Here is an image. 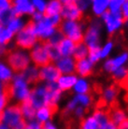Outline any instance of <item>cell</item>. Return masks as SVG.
<instances>
[{
	"mask_svg": "<svg viewBox=\"0 0 128 129\" xmlns=\"http://www.w3.org/2000/svg\"><path fill=\"white\" fill-rule=\"evenodd\" d=\"M66 38L70 39L76 44L83 41V35L85 30V24L80 21L65 20L62 21L58 27Z\"/></svg>",
	"mask_w": 128,
	"mask_h": 129,
	"instance_id": "cell-1",
	"label": "cell"
},
{
	"mask_svg": "<svg viewBox=\"0 0 128 129\" xmlns=\"http://www.w3.org/2000/svg\"><path fill=\"white\" fill-rule=\"evenodd\" d=\"M35 26V21H29L24 27L21 29L16 38V45L19 48L28 50L36 45L38 41V37L36 34Z\"/></svg>",
	"mask_w": 128,
	"mask_h": 129,
	"instance_id": "cell-2",
	"label": "cell"
},
{
	"mask_svg": "<svg viewBox=\"0 0 128 129\" xmlns=\"http://www.w3.org/2000/svg\"><path fill=\"white\" fill-rule=\"evenodd\" d=\"M101 33L102 22L98 19L93 20L84 30L83 42L87 45L88 49L101 47Z\"/></svg>",
	"mask_w": 128,
	"mask_h": 129,
	"instance_id": "cell-3",
	"label": "cell"
},
{
	"mask_svg": "<svg viewBox=\"0 0 128 129\" xmlns=\"http://www.w3.org/2000/svg\"><path fill=\"white\" fill-rule=\"evenodd\" d=\"M100 18L109 35H113L117 33L124 25V18L122 15V12L113 13L108 10L100 16Z\"/></svg>",
	"mask_w": 128,
	"mask_h": 129,
	"instance_id": "cell-4",
	"label": "cell"
},
{
	"mask_svg": "<svg viewBox=\"0 0 128 129\" xmlns=\"http://www.w3.org/2000/svg\"><path fill=\"white\" fill-rule=\"evenodd\" d=\"M3 123L10 128H25L26 120L22 116L19 105L10 107L4 112Z\"/></svg>",
	"mask_w": 128,
	"mask_h": 129,
	"instance_id": "cell-5",
	"label": "cell"
},
{
	"mask_svg": "<svg viewBox=\"0 0 128 129\" xmlns=\"http://www.w3.org/2000/svg\"><path fill=\"white\" fill-rule=\"evenodd\" d=\"M7 62L14 72H22L29 66L28 55L22 52H11L9 51L7 54Z\"/></svg>",
	"mask_w": 128,
	"mask_h": 129,
	"instance_id": "cell-6",
	"label": "cell"
},
{
	"mask_svg": "<svg viewBox=\"0 0 128 129\" xmlns=\"http://www.w3.org/2000/svg\"><path fill=\"white\" fill-rule=\"evenodd\" d=\"M35 30L38 39L43 41V40H47L56 31V27L52 25L49 17L43 16L40 21L36 22Z\"/></svg>",
	"mask_w": 128,
	"mask_h": 129,
	"instance_id": "cell-7",
	"label": "cell"
},
{
	"mask_svg": "<svg viewBox=\"0 0 128 129\" xmlns=\"http://www.w3.org/2000/svg\"><path fill=\"white\" fill-rule=\"evenodd\" d=\"M30 57L36 64V67H44L46 64L51 63L48 52L45 48L44 44L40 42L39 45H37L30 52Z\"/></svg>",
	"mask_w": 128,
	"mask_h": 129,
	"instance_id": "cell-8",
	"label": "cell"
},
{
	"mask_svg": "<svg viewBox=\"0 0 128 129\" xmlns=\"http://www.w3.org/2000/svg\"><path fill=\"white\" fill-rule=\"evenodd\" d=\"M128 63V52H123L120 54L116 55L114 58H106V61L103 64V69L107 73L111 74L116 68L124 66Z\"/></svg>",
	"mask_w": 128,
	"mask_h": 129,
	"instance_id": "cell-9",
	"label": "cell"
},
{
	"mask_svg": "<svg viewBox=\"0 0 128 129\" xmlns=\"http://www.w3.org/2000/svg\"><path fill=\"white\" fill-rule=\"evenodd\" d=\"M47 89L46 95V105L58 107V103L62 97V91L58 87L56 81L48 82L45 85Z\"/></svg>",
	"mask_w": 128,
	"mask_h": 129,
	"instance_id": "cell-10",
	"label": "cell"
},
{
	"mask_svg": "<svg viewBox=\"0 0 128 129\" xmlns=\"http://www.w3.org/2000/svg\"><path fill=\"white\" fill-rule=\"evenodd\" d=\"M39 81L51 82V81H57L59 77L61 76V72L59 71L55 64H50L41 67V69L39 71Z\"/></svg>",
	"mask_w": 128,
	"mask_h": 129,
	"instance_id": "cell-11",
	"label": "cell"
},
{
	"mask_svg": "<svg viewBox=\"0 0 128 129\" xmlns=\"http://www.w3.org/2000/svg\"><path fill=\"white\" fill-rule=\"evenodd\" d=\"M62 19L64 20H73V21H80L82 18L83 12L78 8L75 3H69L63 5L61 10Z\"/></svg>",
	"mask_w": 128,
	"mask_h": 129,
	"instance_id": "cell-12",
	"label": "cell"
},
{
	"mask_svg": "<svg viewBox=\"0 0 128 129\" xmlns=\"http://www.w3.org/2000/svg\"><path fill=\"white\" fill-rule=\"evenodd\" d=\"M46 95H47L46 86H39L30 91L29 98L31 100L33 106L36 108V110L46 105Z\"/></svg>",
	"mask_w": 128,
	"mask_h": 129,
	"instance_id": "cell-13",
	"label": "cell"
},
{
	"mask_svg": "<svg viewBox=\"0 0 128 129\" xmlns=\"http://www.w3.org/2000/svg\"><path fill=\"white\" fill-rule=\"evenodd\" d=\"M56 67L61 74H71L75 72L76 60L72 56H61L56 61Z\"/></svg>",
	"mask_w": 128,
	"mask_h": 129,
	"instance_id": "cell-14",
	"label": "cell"
},
{
	"mask_svg": "<svg viewBox=\"0 0 128 129\" xmlns=\"http://www.w3.org/2000/svg\"><path fill=\"white\" fill-rule=\"evenodd\" d=\"M99 124V129H116L118 128L115 123L109 119V112L103 110H95L93 113Z\"/></svg>",
	"mask_w": 128,
	"mask_h": 129,
	"instance_id": "cell-15",
	"label": "cell"
},
{
	"mask_svg": "<svg viewBox=\"0 0 128 129\" xmlns=\"http://www.w3.org/2000/svg\"><path fill=\"white\" fill-rule=\"evenodd\" d=\"M93 66L94 64L90 61L88 57L80 60H77L76 61V68H75V71L78 73L79 76L83 78L89 77L90 75H92L93 71Z\"/></svg>",
	"mask_w": 128,
	"mask_h": 129,
	"instance_id": "cell-16",
	"label": "cell"
},
{
	"mask_svg": "<svg viewBox=\"0 0 128 129\" xmlns=\"http://www.w3.org/2000/svg\"><path fill=\"white\" fill-rule=\"evenodd\" d=\"M78 80V77L74 73L71 74H61L57 80L56 83H57L58 87L60 88L62 92H66V91H69L74 87V85L76 83Z\"/></svg>",
	"mask_w": 128,
	"mask_h": 129,
	"instance_id": "cell-17",
	"label": "cell"
},
{
	"mask_svg": "<svg viewBox=\"0 0 128 129\" xmlns=\"http://www.w3.org/2000/svg\"><path fill=\"white\" fill-rule=\"evenodd\" d=\"M58 107L54 106H49V105H44L38 109V111L36 112L37 119L40 121L41 123H44L48 121L54 115L57 111Z\"/></svg>",
	"mask_w": 128,
	"mask_h": 129,
	"instance_id": "cell-18",
	"label": "cell"
},
{
	"mask_svg": "<svg viewBox=\"0 0 128 129\" xmlns=\"http://www.w3.org/2000/svg\"><path fill=\"white\" fill-rule=\"evenodd\" d=\"M19 107L21 109V112H22V116L25 120H31L36 118V108L31 103V100H30L29 96L25 99L22 100L19 104Z\"/></svg>",
	"mask_w": 128,
	"mask_h": 129,
	"instance_id": "cell-19",
	"label": "cell"
},
{
	"mask_svg": "<svg viewBox=\"0 0 128 129\" xmlns=\"http://www.w3.org/2000/svg\"><path fill=\"white\" fill-rule=\"evenodd\" d=\"M57 46L61 56H72L76 47V43L70 39L65 37Z\"/></svg>",
	"mask_w": 128,
	"mask_h": 129,
	"instance_id": "cell-20",
	"label": "cell"
},
{
	"mask_svg": "<svg viewBox=\"0 0 128 129\" xmlns=\"http://www.w3.org/2000/svg\"><path fill=\"white\" fill-rule=\"evenodd\" d=\"M119 90L115 85H110L106 87L102 92L101 94V98H102V102L104 104H113L115 103L116 99L118 97Z\"/></svg>",
	"mask_w": 128,
	"mask_h": 129,
	"instance_id": "cell-21",
	"label": "cell"
},
{
	"mask_svg": "<svg viewBox=\"0 0 128 129\" xmlns=\"http://www.w3.org/2000/svg\"><path fill=\"white\" fill-rule=\"evenodd\" d=\"M22 75L27 84H36L39 81V70L37 67H27L22 72Z\"/></svg>",
	"mask_w": 128,
	"mask_h": 129,
	"instance_id": "cell-22",
	"label": "cell"
},
{
	"mask_svg": "<svg viewBox=\"0 0 128 129\" xmlns=\"http://www.w3.org/2000/svg\"><path fill=\"white\" fill-rule=\"evenodd\" d=\"M63 8V4L60 0H50L48 4H46V8L43 12V15L46 17H50L52 15L60 14Z\"/></svg>",
	"mask_w": 128,
	"mask_h": 129,
	"instance_id": "cell-23",
	"label": "cell"
},
{
	"mask_svg": "<svg viewBox=\"0 0 128 129\" xmlns=\"http://www.w3.org/2000/svg\"><path fill=\"white\" fill-rule=\"evenodd\" d=\"M92 11L96 17H100L109 9V0H91Z\"/></svg>",
	"mask_w": 128,
	"mask_h": 129,
	"instance_id": "cell-24",
	"label": "cell"
},
{
	"mask_svg": "<svg viewBox=\"0 0 128 129\" xmlns=\"http://www.w3.org/2000/svg\"><path fill=\"white\" fill-rule=\"evenodd\" d=\"M74 91L76 94H89L91 91V84L86 80V78H78L76 83L74 85Z\"/></svg>",
	"mask_w": 128,
	"mask_h": 129,
	"instance_id": "cell-25",
	"label": "cell"
},
{
	"mask_svg": "<svg viewBox=\"0 0 128 129\" xmlns=\"http://www.w3.org/2000/svg\"><path fill=\"white\" fill-rule=\"evenodd\" d=\"M13 10L15 11L16 17H19L22 14H24V13L33 14L35 12V6L28 1V2L23 4H17V5L13 4Z\"/></svg>",
	"mask_w": 128,
	"mask_h": 129,
	"instance_id": "cell-26",
	"label": "cell"
},
{
	"mask_svg": "<svg viewBox=\"0 0 128 129\" xmlns=\"http://www.w3.org/2000/svg\"><path fill=\"white\" fill-rule=\"evenodd\" d=\"M109 119L115 123L117 127H118V125L122 123L123 120L127 118V114H126L124 110H122V109H118V108L112 109L109 112Z\"/></svg>",
	"mask_w": 128,
	"mask_h": 129,
	"instance_id": "cell-27",
	"label": "cell"
},
{
	"mask_svg": "<svg viewBox=\"0 0 128 129\" xmlns=\"http://www.w3.org/2000/svg\"><path fill=\"white\" fill-rule=\"evenodd\" d=\"M43 44H44L45 48L48 52V54L50 56V59H51V62H56L58 59L61 57V54L59 52V50H58V46L55 45V44H52L51 42L47 41V40H43L41 41Z\"/></svg>",
	"mask_w": 128,
	"mask_h": 129,
	"instance_id": "cell-28",
	"label": "cell"
},
{
	"mask_svg": "<svg viewBox=\"0 0 128 129\" xmlns=\"http://www.w3.org/2000/svg\"><path fill=\"white\" fill-rule=\"evenodd\" d=\"M88 52H89V49H88L86 44L82 41L76 44V47H75V50H74L72 56L77 61V60L86 58L87 56H88Z\"/></svg>",
	"mask_w": 128,
	"mask_h": 129,
	"instance_id": "cell-29",
	"label": "cell"
},
{
	"mask_svg": "<svg viewBox=\"0 0 128 129\" xmlns=\"http://www.w3.org/2000/svg\"><path fill=\"white\" fill-rule=\"evenodd\" d=\"M15 17H16V14L13 10V6L6 10H0V24L8 25L10 21Z\"/></svg>",
	"mask_w": 128,
	"mask_h": 129,
	"instance_id": "cell-30",
	"label": "cell"
},
{
	"mask_svg": "<svg viewBox=\"0 0 128 129\" xmlns=\"http://www.w3.org/2000/svg\"><path fill=\"white\" fill-rule=\"evenodd\" d=\"M73 97L76 99L79 106L83 107L85 109L90 108L93 104V97L89 94H77Z\"/></svg>",
	"mask_w": 128,
	"mask_h": 129,
	"instance_id": "cell-31",
	"label": "cell"
},
{
	"mask_svg": "<svg viewBox=\"0 0 128 129\" xmlns=\"http://www.w3.org/2000/svg\"><path fill=\"white\" fill-rule=\"evenodd\" d=\"M80 127L83 129H99V124L93 115L84 117L81 119L80 122Z\"/></svg>",
	"mask_w": 128,
	"mask_h": 129,
	"instance_id": "cell-32",
	"label": "cell"
},
{
	"mask_svg": "<svg viewBox=\"0 0 128 129\" xmlns=\"http://www.w3.org/2000/svg\"><path fill=\"white\" fill-rule=\"evenodd\" d=\"M113 79L118 82H121L122 81H123L125 78L127 77L128 75V68H126L125 66H122L119 67L118 68H116L115 70L111 73Z\"/></svg>",
	"mask_w": 128,
	"mask_h": 129,
	"instance_id": "cell-33",
	"label": "cell"
},
{
	"mask_svg": "<svg viewBox=\"0 0 128 129\" xmlns=\"http://www.w3.org/2000/svg\"><path fill=\"white\" fill-rule=\"evenodd\" d=\"M13 36V33L9 28L5 27V25L0 24V44L9 43Z\"/></svg>",
	"mask_w": 128,
	"mask_h": 129,
	"instance_id": "cell-34",
	"label": "cell"
},
{
	"mask_svg": "<svg viewBox=\"0 0 128 129\" xmlns=\"http://www.w3.org/2000/svg\"><path fill=\"white\" fill-rule=\"evenodd\" d=\"M113 48H114V43H113V41L108 40V41L100 48V56H101V59L108 58L109 56V54L111 53Z\"/></svg>",
	"mask_w": 128,
	"mask_h": 129,
	"instance_id": "cell-35",
	"label": "cell"
},
{
	"mask_svg": "<svg viewBox=\"0 0 128 129\" xmlns=\"http://www.w3.org/2000/svg\"><path fill=\"white\" fill-rule=\"evenodd\" d=\"M100 48L101 47H97V48H91L89 49V52H88V59L90 61L96 64L101 60V56H100Z\"/></svg>",
	"mask_w": 128,
	"mask_h": 129,
	"instance_id": "cell-36",
	"label": "cell"
},
{
	"mask_svg": "<svg viewBox=\"0 0 128 129\" xmlns=\"http://www.w3.org/2000/svg\"><path fill=\"white\" fill-rule=\"evenodd\" d=\"M126 0H109V9L108 10L110 12H121L122 10V6L123 5Z\"/></svg>",
	"mask_w": 128,
	"mask_h": 129,
	"instance_id": "cell-37",
	"label": "cell"
},
{
	"mask_svg": "<svg viewBox=\"0 0 128 129\" xmlns=\"http://www.w3.org/2000/svg\"><path fill=\"white\" fill-rule=\"evenodd\" d=\"M8 25H9L8 28H9V29H10V31L14 34V33L18 32L20 29H22V21H21L18 17H15V18H13V19L10 21Z\"/></svg>",
	"mask_w": 128,
	"mask_h": 129,
	"instance_id": "cell-38",
	"label": "cell"
},
{
	"mask_svg": "<svg viewBox=\"0 0 128 129\" xmlns=\"http://www.w3.org/2000/svg\"><path fill=\"white\" fill-rule=\"evenodd\" d=\"M11 80V72L4 64H0V81L3 82L10 81Z\"/></svg>",
	"mask_w": 128,
	"mask_h": 129,
	"instance_id": "cell-39",
	"label": "cell"
},
{
	"mask_svg": "<svg viewBox=\"0 0 128 129\" xmlns=\"http://www.w3.org/2000/svg\"><path fill=\"white\" fill-rule=\"evenodd\" d=\"M75 4L82 12H85L90 9L92 1L91 0H75Z\"/></svg>",
	"mask_w": 128,
	"mask_h": 129,
	"instance_id": "cell-40",
	"label": "cell"
},
{
	"mask_svg": "<svg viewBox=\"0 0 128 129\" xmlns=\"http://www.w3.org/2000/svg\"><path fill=\"white\" fill-rule=\"evenodd\" d=\"M43 127V123L38 119H31L28 122H26L25 128H31V129H40Z\"/></svg>",
	"mask_w": 128,
	"mask_h": 129,
	"instance_id": "cell-41",
	"label": "cell"
},
{
	"mask_svg": "<svg viewBox=\"0 0 128 129\" xmlns=\"http://www.w3.org/2000/svg\"><path fill=\"white\" fill-rule=\"evenodd\" d=\"M77 106H78L77 101H76V99H75L74 97H72V99H70L68 102H67V106H66V108H65L64 113L66 114V115H67V114H70V113L73 112L74 110L76 109V107H77Z\"/></svg>",
	"mask_w": 128,
	"mask_h": 129,
	"instance_id": "cell-42",
	"label": "cell"
},
{
	"mask_svg": "<svg viewBox=\"0 0 128 129\" xmlns=\"http://www.w3.org/2000/svg\"><path fill=\"white\" fill-rule=\"evenodd\" d=\"M72 113H74V116L76 117L77 119L81 120L82 118L85 117V115H86V109L83 108V107L79 106V105H78Z\"/></svg>",
	"mask_w": 128,
	"mask_h": 129,
	"instance_id": "cell-43",
	"label": "cell"
},
{
	"mask_svg": "<svg viewBox=\"0 0 128 129\" xmlns=\"http://www.w3.org/2000/svg\"><path fill=\"white\" fill-rule=\"evenodd\" d=\"M33 5L38 9L39 11L40 12H44L45 8H46V2L45 0H32Z\"/></svg>",
	"mask_w": 128,
	"mask_h": 129,
	"instance_id": "cell-44",
	"label": "cell"
},
{
	"mask_svg": "<svg viewBox=\"0 0 128 129\" xmlns=\"http://www.w3.org/2000/svg\"><path fill=\"white\" fill-rule=\"evenodd\" d=\"M10 98L8 97L5 93H0V110H3V109L6 107V105L9 103Z\"/></svg>",
	"mask_w": 128,
	"mask_h": 129,
	"instance_id": "cell-45",
	"label": "cell"
},
{
	"mask_svg": "<svg viewBox=\"0 0 128 129\" xmlns=\"http://www.w3.org/2000/svg\"><path fill=\"white\" fill-rule=\"evenodd\" d=\"M13 0H0V10H6L13 6Z\"/></svg>",
	"mask_w": 128,
	"mask_h": 129,
	"instance_id": "cell-46",
	"label": "cell"
},
{
	"mask_svg": "<svg viewBox=\"0 0 128 129\" xmlns=\"http://www.w3.org/2000/svg\"><path fill=\"white\" fill-rule=\"evenodd\" d=\"M121 12H122V15L123 16L124 20L128 19V0H126L123 5L122 6V10H121Z\"/></svg>",
	"mask_w": 128,
	"mask_h": 129,
	"instance_id": "cell-47",
	"label": "cell"
},
{
	"mask_svg": "<svg viewBox=\"0 0 128 129\" xmlns=\"http://www.w3.org/2000/svg\"><path fill=\"white\" fill-rule=\"evenodd\" d=\"M42 128H45V129H54L56 128V125H54V123L50 122V121H46L43 123V127Z\"/></svg>",
	"mask_w": 128,
	"mask_h": 129,
	"instance_id": "cell-48",
	"label": "cell"
},
{
	"mask_svg": "<svg viewBox=\"0 0 128 129\" xmlns=\"http://www.w3.org/2000/svg\"><path fill=\"white\" fill-rule=\"evenodd\" d=\"M43 12H40V11H37V12H34L33 13V19L35 22H39L40 20L43 18Z\"/></svg>",
	"mask_w": 128,
	"mask_h": 129,
	"instance_id": "cell-49",
	"label": "cell"
},
{
	"mask_svg": "<svg viewBox=\"0 0 128 129\" xmlns=\"http://www.w3.org/2000/svg\"><path fill=\"white\" fill-rule=\"evenodd\" d=\"M118 128H121V129H128V117L126 118V119L123 120L122 123L119 124V125H118Z\"/></svg>",
	"mask_w": 128,
	"mask_h": 129,
	"instance_id": "cell-50",
	"label": "cell"
},
{
	"mask_svg": "<svg viewBox=\"0 0 128 129\" xmlns=\"http://www.w3.org/2000/svg\"><path fill=\"white\" fill-rule=\"evenodd\" d=\"M8 49L6 48L5 44H0V56H3V55L8 54Z\"/></svg>",
	"mask_w": 128,
	"mask_h": 129,
	"instance_id": "cell-51",
	"label": "cell"
},
{
	"mask_svg": "<svg viewBox=\"0 0 128 129\" xmlns=\"http://www.w3.org/2000/svg\"><path fill=\"white\" fill-rule=\"evenodd\" d=\"M119 83H120L121 86H122V88H124L125 90L127 91V94H128V75L123 81H122L121 82H119Z\"/></svg>",
	"mask_w": 128,
	"mask_h": 129,
	"instance_id": "cell-52",
	"label": "cell"
},
{
	"mask_svg": "<svg viewBox=\"0 0 128 129\" xmlns=\"http://www.w3.org/2000/svg\"><path fill=\"white\" fill-rule=\"evenodd\" d=\"M61 1V3L63 5L65 4H69V3H75V0H60Z\"/></svg>",
	"mask_w": 128,
	"mask_h": 129,
	"instance_id": "cell-53",
	"label": "cell"
},
{
	"mask_svg": "<svg viewBox=\"0 0 128 129\" xmlns=\"http://www.w3.org/2000/svg\"><path fill=\"white\" fill-rule=\"evenodd\" d=\"M14 4H23V3H26V2H28V0H15V1H13Z\"/></svg>",
	"mask_w": 128,
	"mask_h": 129,
	"instance_id": "cell-54",
	"label": "cell"
},
{
	"mask_svg": "<svg viewBox=\"0 0 128 129\" xmlns=\"http://www.w3.org/2000/svg\"><path fill=\"white\" fill-rule=\"evenodd\" d=\"M3 88H4V82L0 81V93H2L3 92Z\"/></svg>",
	"mask_w": 128,
	"mask_h": 129,
	"instance_id": "cell-55",
	"label": "cell"
},
{
	"mask_svg": "<svg viewBox=\"0 0 128 129\" xmlns=\"http://www.w3.org/2000/svg\"><path fill=\"white\" fill-rule=\"evenodd\" d=\"M124 25L126 26V27H128V19L124 20Z\"/></svg>",
	"mask_w": 128,
	"mask_h": 129,
	"instance_id": "cell-56",
	"label": "cell"
}]
</instances>
